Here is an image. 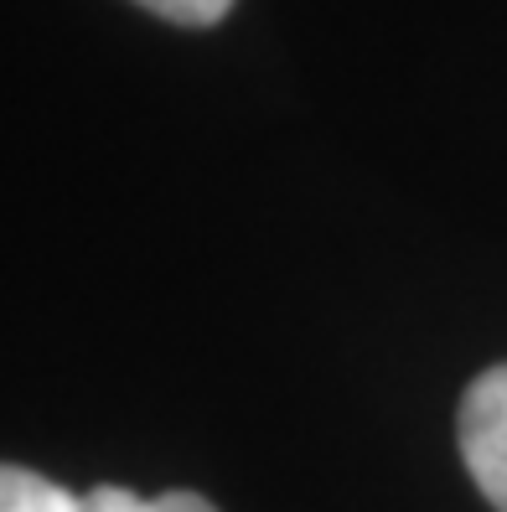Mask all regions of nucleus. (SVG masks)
Listing matches in <instances>:
<instances>
[{"label":"nucleus","instance_id":"1","mask_svg":"<svg viewBox=\"0 0 507 512\" xmlns=\"http://www.w3.org/2000/svg\"><path fill=\"white\" fill-rule=\"evenodd\" d=\"M456 435L471 481L497 512H507V363L471 378V388L461 394Z\"/></svg>","mask_w":507,"mask_h":512},{"label":"nucleus","instance_id":"2","mask_svg":"<svg viewBox=\"0 0 507 512\" xmlns=\"http://www.w3.org/2000/svg\"><path fill=\"white\" fill-rule=\"evenodd\" d=\"M0 512H83V497L57 487L42 471L0 461Z\"/></svg>","mask_w":507,"mask_h":512},{"label":"nucleus","instance_id":"3","mask_svg":"<svg viewBox=\"0 0 507 512\" xmlns=\"http://www.w3.org/2000/svg\"><path fill=\"white\" fill-rule=\"evenodd\" d=\"M83 512H218L207 497L197 492H161V497H140L130 487H114V481H104V487L83 492Z\"/></svg>","mask_w":507,"mask_h":512},{"label":"nucleus","instance_id":"4","mask_svg":"<svg viewBox=\"0 0 507 512\" xmlns=\"http://www.w3.org/2000/svg\"><path fill=\"white\" fill-rule=\"evenodd\" d=\"M135 6H145L161 21H176V26H218L233 11V0H135Z\"/></svg>","mask_w":507,"mask_h":512}]
</instances>
